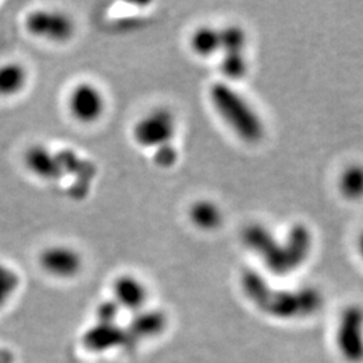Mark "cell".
I'll return each mask as SVG.
<instances>
[{"label":"cell","mask_w":363,"mask_h":363,"mask_svg":"<svg viewBox=\"0 0 363 363\" xmlns=\"http://www.w3.org/2000/svg\"><path fill=\"white\" fill-rule=\"evenodd\" d=\"M242 241L274 273L295 271L311 249V234L303 225L291 228L280 241L267 226L250 223L242 232Z\"/></svg>","instance_id":"6da1fadb"},{"label":"cell","mask_w":363,"mask_h":363,"mask_svg":"<svg viewBox=\"0 0 363 363\" xmlns=\"http://www.w3.org/2000/svg\"><path fill=\"white\" fill-rule=\"evenodd\" d=\"M208 99L220 120L237 138L257 143L265 133V125L257 111L247 99L226 82H216L208 89Z\"/></svg>","instance_id":"7a4b0ae2"},{"label":"cell","mask_w":363,"mask_h":363,"mask_svg":"<svg viewBox=\"0 0 363 363\" xmlns=\"http://www.w3.org/2000/svg\"><path fill=\"white\" fill-rule=\"evenodd\" d=\"M177 118L167 108H156L140 117L133 127V139L140 147L156 150L172 142Z\"/></svg>","instance_id":"3957f363"},{"label":"cell","mask_w":363,"mask_h":363,"mask_svg":"<svg viewBox=\"0 0 363 363\" xmlns=\"http://www.w3.org/2000/svg\"><path fill=\"white\" fill-rule=\"evenodd\" d=\"M27 31L38 38L52 42H66L74 35V21L65 13L54 10H37L26 18Z\"/></svg>","instance_id":"277c9868"},{"label":"cell","mask_w":363,"mask_h":363,"mask_svg":"<svg viewBox=\"0 0 363 363\" xmlns=\"http://www.w3.org/2000/svg\"><path fill=\"white\" fill-rule=\"evenodd\" d=\"M69 111L82 124H93L104 115L106 101L103 91L91 82H79L69 94Z\"/></svg>","instance_id":"5b68a950"},{"label":"cell","mask_w":363,"mask_h":363,"mask_svg":"<svg viewBox=\"0 0 363 363\" xmlns=\"http://www.w3.org/2000/svg\"><path fill=\"white\" fill-rule=\"evenodd\" d=\"M42 269L58 279L76 277L82 268V257L76 249L57 245L45 249L39 256Z\"/></svg>","instance_id":"8992f818"},{"label":"cell","mask_w":363,"mask_h":363,"mask_svg":"<svg viewBox=\"0 0 363 363\" xmlns=\"http://www.w3.org/2000/svg\"><path fill=\"white\" fill-rule=\"evenodd\" d=\"M25 164L28 171L43 181H61L65 177L58 151L34 144L25 152Z\"/></svg>","instance_id":"52a82bcc"},{"label":"cell","mask_w":363,"mask_h":363,"mask_svg":"<svg viewBox=\"0 0 363 363\" xmlns=\"http://www.w3.org/2000/svg\"><path fill=\"white\" fill-rule=\"evenodd\" d=\"M148 298L147 286L138 277L124 274L113 283V301L118 307L139 312Z\"/></svg>","instance_id":"ba28073f"},{"label":"cell","mask_w":363,"mask_h":363,"mask_svg":"<svg viewBox=\"0 0 363 363\" xmlns=\"http://www.w3.org/2000/svg\"><path fill=\"white\" fill-rule=\"evenodd\" d=\"M189 217L195 228L205 232H213L222 225L223 213L216 202L210 199H199L191 205Z\"/></svg>","instance_id":"9c48e42d"},{"label":"cell","mask_w":363,"mask_h":363,"mask_svg":"<svg viewBox=\"0 0 363 363\" xmlns=\"http://www.w3.org/2000/svg\"><path fill=\"white\" fill-rule=\"evenodd\" d=\"M28 73L19 62H7L0 65V96L10 97L25 89Z\"/></svg>","instance_id":"30bf717a"},{"label":"cell","mask_w":363,"mask_h":363,"mask_svg":"<svg viewBox=\"0 0 363 363\" xmlns=\"http://www.w3.org/2000/svg\"><path fill=\"white\" fill-rule=\"evenodd\" d=\"M191 50L202 57L210 58L220 52V28L211 26H201L195 30L190 37Z\"/></svg>","instance_id":"8fae6325"},{"label":"cell","mask_w":363,"mask_h":363,"mask_svg":"<svg viewBox=\"0 0 363 363\" xmlns=\"http://www.w3.org/2000/svg\"><path fill=\"white\" fill-rule=\"evenodd\" d=\"M220 72L230 81H240L247 76V61L245 52L225 54L220 61Z\"/></svg>","instance_id":"7c38bea8"},{"label":"cell","mask_w":363,"mask_h":363,"mask_svg":"<svg viewBox=\"0 0 363 363\" xmlns=\"http://www.w3.org/2000/svg\"><path fill=\"white\" fill-rule=\"evenodd\" d=\"M21 286V276L13 267L0 262V308L13 298Z\"/></svg>","instance_id":"4fadbf2b"},{"label":"cell","mask_w":363,"mask_h":363,"mask_svg":"<svg viewBox=\"0 0 363 363\" xmlns=\"http://www.w3.org/2000/svg\"><path fill=\"white\" fill-rule=\"evenodd\" d=\"M340 190L350 199L363 196V167L354 166L346 169L340 178Z\"/></svg>","instance_id":"5bb4252c"},{"label":"cell","mask_w":363,"mask_h":363,"mask_svg":"<svg viewBox=\"0 0 363 363\" xmlns=\"http://www.w3.org/2000/svg\"><path fill=\"white\" fill-rule=\"evenodd\" d=\"M178 157H179L178 150L172 145V143L164 144V145L156 148L154 155H152L154 163L162 169H169V167L175 166V163L178 162Z\"/></svg>","instance_id":"9a60e30c"},{"label":"cell","mask_w":363,"mask_h":363,"mask_svg":"<svg viewBox=\"0 0 363 363\" xmlns=\"http://www.w3.org/2000/svg\"><path fill=\"white\" fill-rule=\"evenodd\" d=\"M15 362V355L11 350L6 347H0V363H13Z\"/></svg>","instance_id":"2e32d148"}]
</instances>
